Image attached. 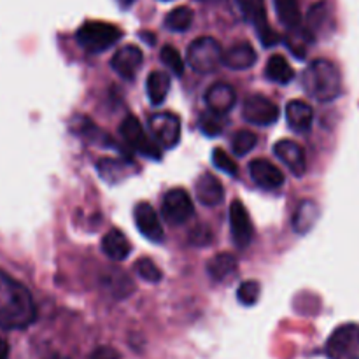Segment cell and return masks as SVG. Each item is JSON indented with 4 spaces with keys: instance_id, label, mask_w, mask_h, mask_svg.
Listing matches in <instances>:
<instances>
[{
    "instance_id": "6",
    "label": "cell",
    "mask_w": 359,
    "mask_h": 359,
    "mask_svg": "<svg viewBox=\"0 0 359 359\" xmlns=\"http://www.w3.org/2000/svg\"><path fill=\"white\" fill-rule=\"evenodd\" d=\"M359 354V325H342L330 335L326 356L330 359H353Z\"/></svg>"
},
{
    "instance_id": "16",
    "label": "cell",
    "mask_w": 359,
    "mask_h": 359,
    "mask_svg": "<svg viewBox=\"0 0 359 359\" xmlns=\"http://www.w3.org/2000/svg\"><path fill=\"white\" fill-rule=\"evenodd\" d=\"M237 102V93L233 88L226 83H214L205 91V104L214 114H228Z\"/></svg>"
},
{
    "instance_id": "35",
    "label": "cell",
    "mask_w": 359,
    "mask_h": 359,
    "mask_svg": "<svg viewBox=\"0 0 359 359\" xmlns=\"http://www.w3.org/2000/svg\"><path fill=\"white\" fill-rule=\"evenodd\" d=\"M212 241V235L207 226H196L189 231V242L195 245H207Z\"/></svg>"
},
{
    "instance_id": "34",
    "label": "cell",
    "mask_w": 359,
    "mask_h": 359,
    "mask_svg": "<svg viewBox=\"0 0 359 359\" xmlns=\"http://www.w3.org/2000/svg\"><path fill=\"white\" fill-rule=\"evenodd\" d=\"M198 126L207 137H217L224 128V125L219 119V114H214V112H210V114L205 112V114L200 116Z\"/></svg>"
},
{
    "instance_id": "18",
    "label": "cell",
    "mask_w": 359,
    "mask_h": 359,
    "mask_svg": "<svg viewBox=\"0 0 359 359\" xmlns=\"http://www.w3.org/2000/svg\"><path fill=\"white\" fill-rule=\"evenodd\" d=\"M286 119L291 130L298 133H305L312 128L314 111L304 100H291L286 105Z\"/></svg>"
},
{
    "instance_id": "26",
    "label": "cell",
    "mask_w": 359,
    "mask_h": 359,
    "mask_svg": "<svg viewBox=\"0 0 359 359\" xmlns=\"http://www.w3.org/2000/svg\"><path fill=\"white\" fill-rule=\"evenodd\" d=\"M276 11L283 25L290 30H300L302 28V13L298 0H273Z\"/></svg>"
},
{
    "instance_id": "41",
    "label": "cell",
    "mask_w": 359,
    "mask_h": 359,
    "mask_svg": "<svg viewBox=\"0 0 359 359\" xmlns=\"http://www.w3.org/2000/svg\"><path fill=\"white\" fill-rule=\"evenodd\" d=\"M165 2H167V0H165Z\"/></svg>"
},
{
    "instance_id": "20",
    "label": "cell",
    "mask_w": 359,
    "mask_h": 359,
    "mask_svg": "<svg viewBox=\"0 0 359 359\" xmlns=\"http://www.w3.org/2000/svg\"><path fill=\"white\" fill-rule=\"evenodd\" d=\"M102 249H104L105 256L111 258L112 262H123L132 252V244H130V241L125 237L121 230L112 228L102 238Z\"/></svg>"
},
{
    "instance_id": "38",
    "label": "cell",
    "mask_w": 359,
    "mask_h": 359,
    "mask_svg": "<svg viewBox=\"0 0 359 359\" xmlns=\"http://www.w3.org/2000/svg\"><path fill=\"white\" fill-rule=\"evenodd\" d=\"M133 2H135V0H118V4L123 7V9H126V7H130Z\"/></svg>"
},
{
    "instance_id": "11",
    "label": "cell",
    "mask_w": 359,
    "mask_h": 359,
    "mask_svg": "<svg viewBox=\"0 0 359 359\" xmlns=\"http://www.w3.org/2000/svg\"><path fill=\"white\" fill-rule=\"evenodd\" d=\"M230 230L233 244L237 248L245 249L252 241V224L248 209L241 200H235L230 205Z\"/></svg>"
},
{
    "instance_id": "2",
    "label": "cell",
    "mask_w": 359,
    "mask_h": 359,
    "mask_svg": "<svg viewBox=\"0 0 359 359\" xmlns=\"http://www.w3.org/2000/svg\"><path fill=\"white\" fill-rule=\"evenodd\" d=\"M304 88L314 100L333 102L342 93L340 70L330 60H314L304 72Z\"/></svg>"
},
{
    "instance_id": "7",
    "label": "cell",
    "mask_w": 359,
    "mask_h": 359,
    "mask_svg": "<svg viewBox=\"0 0 359 359\" xmlns=\"http://www.w3.org/2000/svg\"><path fill=\"white\" fill-rule=\"evenodd\" d=\"M237 6L241 13L244 14L245 20L256 28L259 42L265 48H272L279 42V34L270 28L269 20H266V7L265 0H237Z\"/></svg>"
},
{
    "instance_id": "28",
    "label": "cell",
    "mask_w": 359,
    "mask_h": 359,
    "mask_svg": "<svg viewBox=\"0 0 359 359\" xmlns=\"http://www.w3.org/2000/svg\"><path fill=\"white\" fill-rule=\"evenodd\" d=\"M193 11L189 7H175L165 18V27L170 32H175V34H181V32L189 30L193 23Z\"/></svg>"
},
{
    "instance_id": "8",
    "label": "cell",
    "mask_w": 359,
    "mask_h": 359,
    "mask_svg": "<svg viewBox=\"0 0 359 359\" xmlns=\"http://www.w3.org/2000/svg\"><path fill=\"white\" fill-rule=\"evenodd\" d=\"M149 130L163 149H172L181 140V119L174 112H156L151 116Z\"/></svg>"
},
{
    "instance_id": "23",
    "label": "cell",
    "mask_w": 359,
    "mask_h": 359,
    "mask_svg": "<svg viewBox=\"0 0 359 359\" xmlns=\"http://www.w3.org/2000/svg\"><path fill=\"white\" fill-rule=\"evenodd\" d=\"M97 170L100 177L105 182H111V184H118V182L125 181L130 174H133L132 163L123 160H114V158H102L97 163Z\"/></svg>"
},
{
    "instance_id": "19",
    "label": "cell",
    "mask_w": 359,
    "mask_h": 359,
    "mask_svg": "<svg viewBox=\"0 0 359 359\" xmlns=\"http://www.w3.org/2000/svg\"><path fill=\"white\" fill-rule=\"evenodd\" d=\"M258 56L249 42H238L224 51L223 63L231 70H248L256 63Z\"/></svg>"
},
{
    "instance_id": "21",
    "label": "cell",
    "mask_w": 359,
    "mask_h": 359,
    "mask_svg": "<svg viewBox=\"0 0 359 359\" xmlns=\"http://www.w3.org/2000/svg\"><path fill=\"white\" fill-rule=\"evenodd\" d=\"M318 217H319L318 203H316L314 200H302V202L298 203L297 210H294L291 224H293L297 233L304 235V233H309V231L314 228Z\"/></svg>"
},
{
    "instance_id": "37",
    "label": "cell",
    "mask_w": 359,
    "mask_h": 359,
    "mask_svg": "<svg viewBox=\"0 0 359 359\" xmlns=\"http://www.w3.org/2000/svg\"><path fill=\"white\" fill-rule=\"evenodd\" d=\"M0 359H9V344L0 337Z\"/></svg>"
},
{
    "instance_id": "4",
    "label": "cell",
    "mask_w": 359,
    "mask_h": 359,
    "mask_svg": "<svg viewBox=\"0 0 359 359\" xmlns=\"http://www.w3.org/2000/svg\"><path fill=\"white\" fill-rule=\"evenodd\" d=\"M223 48L212 37H200L188 48V63L195 72H216L223 63Z\"/></svg>"
},
{
    "instance_id": "29",
    "label": "cell",
    "mask_w": 359,
    "mask_h": 359,
    "mask_svg": "<svg viewBox=\"0 0 359 359\" xmlns=\"http://www.w3.org/2000/svg\"><path fill=\"white\" fill-rule=\"evenodd\" d=\"M258 144V137L255 135L249 130H238L233 137H231V151H233L237 156H245L248 153H251L252 149Z\"/></svg>"
},
{
    "instance_id": "3",
    "label": "cell",
    "mask_w": 359,
    "mask_h": 359,
    "mask_svg": "<svg viewBox=\"0 0 359 359\" xmlns=\"http://www.w3.org/2000/svg\"><path fill=\"white\" fill-rule=\"evenodd\" d=\"M123 37L121 28L112 23L104 21H86L79 30L76 32V41L84 51L88 53H102L114 46Z\"/></svg>"
},
{
    "instance_id": "22",
    "label": "cell",
    "mask_w": 359,
    "mask_h": 359,
    "mask_svg": "<svg viewBox=\"0 0 359 359\" xmlns=\"http://www.w3.org/2000/svg\"><path fill=\"white\" fill-rule=\"evenodd\" d=\"M237 270V258L233 255H230V252H219L207 265V272H209V276L216 283H226V280H230L235 276Z\"/></svg>"
},
{
    "instance_id": "33",
    "label": "cell",
    "mask_w": 359,
    "mask_h": 359,
    "mask_svg": "<svg viewBox=\"0 0 359 359\" xmlns=\"http://www.w3.org/2000/svg\"><path fill=\"white\" fill-rule=\"evenodd\" d=\"M212 163L217 170L224 172V174H228V175L238 174V167H237V163L233 161V158H231L226 151L219 149V147H216V149L212 151Z\"/></svg>"
},
{
    "instance_id": "1",
    "label": "cell",
    "mask_w": 359,
    "mask_h": 359,
    "mask_svg": "<svg viewBox=\"0 0 359 359\" xmlns=\"http://www.w3.org/2000/svg\"><path fill=\"white\" fill-rule=\"evenodd\" d=\"M37 319L30 291L0 270V328L25 330Z\"/></svg>"
},
{
    "instance_id": "10",
    "label": "cell",
    "mask_w": 359,
    "mask_h": 359,
    "mask_svg": "<svg viewBox=\"0 0 359 359\" xmlns=\"http://www.w3.org/2000/svg\"><path fill=\"white\" fill-rule=\"evenodd\" d=\"M242 116L251 125L270 126L279 119V107L262 95H252L245 98L242 105Z\"/></svg>"
},
{
    "instance_id": "13",
    "label": "cell",
    "mask_w": 359,
    "mask_h": 359,
    "mask_svg": "<svg viewBox=\"0 0 359 359\" xmlns=\"http://www.w3.org/2000/svg\"><path fill=\"white\" fill-rule=\"evenodd\" d=\"M133 217H135V224L139 228L140 233L151 242H161L163 241V226L158 217L156 210L151 207V203L140 202L137 203L135 210H133Z\"/></svg>"
},
{
    "instance_id": "25",
    "label": "cell",
    "mask_w": 359,
    "mask_h": 359,
    "mask_svg": "<svg viewBox=\"0 0 359 359\" xmlns=\"http://www.w3.org/2000/svg\"><path fill=\"white\" fill-rule=\"evenodd\" d=\"M265 74L270 81H273V83H279V84L291 83L294 77L293 67L290 65V62H287L283 55L270 56L269 62H266Z\"/></svg>"
},
{
    "instance_id": "15",
    "label": "cell",
    "mask_w": 359,
    "mask_h": 359,
    "mask_svg": "<svg viewBox=\"0 0 359 359\" xmlns=\"http://www.w3.org/2000/svg\"><path fill=\"white\" fill-rule=\"evenodd\" d=\"M273 154L290 168V172L297 177H302L307 170V161H305L304 149H302L300 144H297L294 140L284 139L273 146Z\"/></svg>"
},
{
    "instance_id": "5",
    "label": "cell",
    "mask_w": 359,
    "mask_h": 359,
    "mask_svg": "<svg viewBox=\"0 0 359 359\" xmlns=\"http://www.w3.org/2000/svg\"><path fill=\"white\" fill-rule=\"evenodd\" d=\"M119 132H121V137L125 139V142L133 151H137L142 156L149 158V160H161V146L156 140H151L146 135L142 125H140L135 116H128V118L123 119L121 126H119Z\"/></svg>"
},
{
    "instance_id": "39",
    "label": "cell",
    "mask_w": 359,
    "mask_h": 359,
    "mask_svg": "<svg viewBox=\"0 0 359 359\" xmlns=\"http://www.w3.org/2000/svg\"><path fill=\"white\" fill-rule=\"evenodd\" d=\"M200 2H207V4H216V2H223V0H200Z\"/></svg>"
},
{
    "instance_id": "31",
    "label": "cell",
    "mask_w": 359,
    "mask_h": 359,
    "mask_svg": "<svg viewBox=\"0 0 359 359\" xmlns=\"http://www.w3.org/2000/svg\"><path fill=\"white\" fill-rule=\"evenodd\" d=\"M259 294H262V286H259L258 280H245L238 286L237 290V298L242 305L245 307H251L256 302L259 300Z\"/></svg>"
},
{
    "instance_id": "32",
    "label": "cell",
    "mask_w": 359,
    "mask_h": 359,
    "mask_svg": "<svg viewBox=\"0 0 359 359\" xmlns=\"http://www.w3.org/2000/svg\"><path fill=\"white\" fill-rule=\"evenodd\" d=\"M160 58L175 76H182L184 74V62L181 58V53L174 46H165L160 53Z\"/></svg>"
},
{
    "instance_id": "17",
    "label": "cell",
    "mask_w": 359,
    "mask_h": 359,
    "mask_svg": "<svg viewBox=\"0 0 359 359\" xmlns=\"http://www.w3.org/2000/svg\"><path fill=\"white\" fill-rule=\"evenodd\" d=\"M196 198L200 203L207 207H216L223 202L224 198V189L223 184L219 182V179H216V175L212 174H202L196 181Z\"/></svg>"
},
{
    "instance_id": "9",
    "label": "cell",
    "mask_w": 359,
    "mask_h": 359,
    "mask_svg": "<svg viewBox=\"0 0 359 359\" xmlns=\"http://www.w3.org/2000/svg\"><path fill=\"white\" fill-rule=\"evenodd\" d=\"M161 214L165 219L170 224L177 226V224L186 223L195 214V207H193V200L184 189L175 188L165 195L163 203H161Z\"/></svg>"
},
{
    "instance_id": "40",
    "label": "cell",
    "mask_w": 359,
    "mask_h": 359,
    "mask_svg": "<svg viewBox=\"0 0 359 359\" xmlns=\"http://www.w3.org/2000/svg\"><path fill=\"white\" fill-rule=\"evenodd\" d=\"M48 359H69V358H65V356H58V354H55V356H51V358H48Z\"/></svg>"
},
{
    "instance_id": "30",
    "label": "cell",
    "mask_w": 359,
    "mask_h": 359,
    "mask_svg": "<svg viewBox=\"0 0 359 359\" xmlns=\"http://www.w3.org/2000/svg\"><path fill=\"white\" fill-rule=\"evenodd\" d=\"M135 272L139 273L140 279H144L146 283H160L163 279V272L160 270V266L154 262H151L149 258H140L135 263Z\"/></svg>"
},
{
    "instance_id": "12",
    "label": "cell",
    "mask_w": 359,
    "mask_h": 359,
    "mask_svg": "<svg viewBox=\"0 0 359 359\" xmlns=\"http://www.w3.org/2000/svg\"><path fill=\"white\" fill-rule=\"evenodd\" d=\"M144 62V55L140 48L133 44H126L114 53L111 60V67L123 79H133L140 70Z\"/></svg>"
},
{
    "instance_id": "24",
    "label": "cell",
    "mask_w": 359,
    "mask_h": 359,
    "mask_svg": "<svg viewBox=\"0 0 359 359\" xmlns=\"http://www.w3.org/2000/svg\"><path fill=\"white\" fill-rule=\"evenodd\" d=\"M146 90L151 104L161 105L165 102V98H167L168 90H170V77L163 70H154V72H151L147 76Z\"/></svg>"
},
{
    "instance_id": "14",
    "label": "cell",
    "mask_w": 359,
    "mask_h": 359,
    "mask_svg": "<svg viewBox=\"0 0 359 359\" xmlns=\"http://www.w3.org/2000/svg\"><path fill=\"white\" fill-rule=\"evenodd\" d=\"M249 174L259 188L269 189V191H276V189L283 188L284 184L283 170H279L276 165L262 160V158H256L249 163Z\"/></svg>"
},
{
    "instance_id": "36",
    "label": "cell",
    "mask_w": 359,
    "mask_h": 359,
    "mask_svg": "<svg viewBox=\"0 0 359 359\" xmlns=\"http://www.w3.org/2000/svg\"><path fill=\"white\" fill-rule=\"evenodd\" d=\"M91 359H119V353L112 347H98L93 354H91Z\"/></svg>"
},
{
    "instance_id": "27",
    "label": "cell",
    "mask_w": 359,
    "mask_h": 359,
    "mask_svg": "<svg viewBox=\"0 0 359 359\" xmlns=\"http://www.w3.org/2000/svg\"><path fill=\"white\" fill-rule=\"evenodd\" d=\"M330 20V7L328 2H318L311 7L307 14V25H305V30L316 39V35L326 27Z\"/></svg>"
}]
</instances>
